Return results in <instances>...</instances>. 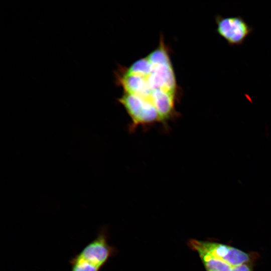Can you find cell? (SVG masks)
<instances>
[{
    "mask_svg": "<svg viewBox=\"0 0 271 271\" xmlns=\"http://www.w3.org/2000/svg\"><path fill=\"white\" fill-rule=\"evenodd\" d=\"M114 74L115 84L122 90L117 101L130 118L129 132L156 123L167 129L169 122L180 116L176 106L181 88L163 36L148 55L128 67L119 65Z\"/></svg>",
    "mask_w": 271,
    "mask_h": 271,
    "instance_id": "cell-1",
    "label": "cell"
},
{
    "mask_svg": "<svg viewBox=\"0 0 271 271\" xmlns=\"http://www.w3.org/2000/svg\"><path fill=\"white\" fill-rule=\"evenodd\" d=\"M116 253L108 243L107 229L100 228L96 237L69 260L71 271H100Z\"/></svg>",
    "mask_w": 271,
    "mask_h": 271,
    "instance_id": "cell-2",
    "label": "cell"
},
{
    "mask_svg": "<svg viewBox=\"0 0 271 271\" xmlns=\"http://www.w3.org/2000/svg\"><path fill=\"white\" fill-rule=\"evenodd\" d=\"M188 245L197 252H204L221 259L232 266L245 263H253L257 253H248L233 246L219 242L191 239Z\"/></svg>",
    "mask_w": 271,
    "mask_h": 271,
    "instance_id": "cell-3",
    "label": "cell"
},
{
    "mask_svg": "<svg viewBox=\"0 0 271 271\" xmlns=\"http://www.w3.org/2000/svg\"><path fill=\"white\" fill-rule=\"evenodd\" d=\"M216 33L230 46L242 45L253 31V28L240 16L223 17L216 15Z\"/></svg>",
    "mask_w": 271,
    "mask_h": 271,
    "instance_id": "cell-4",
    "label": "cell"
},
{
    "mask_svg": "<svg viewBox=\"0 0 271 271\" xmlns=\"http://www.w3.org/2000/svg\"><path fill=\"white\" fill-rule=\"evenodd\" d=\"M197 253L207 271H232L233 266L226 262L206 252Z\"/></svg>",
    "mask_w": 271,
    "mask_h": 271,
    "instance_id": "cell-5",
    "label": "cell"
},
{
    "mask_svg": "<svg viewBox=\"0 0 271 271\" xmlns=\"http://www.w3.org/2000/svg\"><path fill=\"white\" fill-rule=\"evenodd\" d=\"M232 271H253L252 263H245L232 267Z\"/></svg>",
    "mask_w": 271,
    "mask_h": 271,
    "instance_id": "cell-6",
    "label": "cell"
}]
</instances>
